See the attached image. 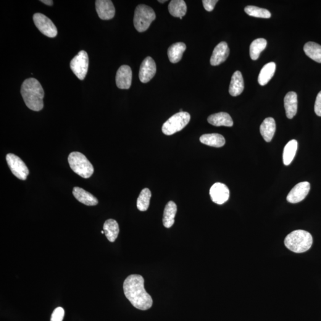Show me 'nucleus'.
<instances>
[{
	"label": "nucleus",
	"instance_id": "5",
	"mask_svg": "<svg viewBox=\"0 0 321 321\" xmlns=\"http://www.w3.org/2000/svg\"><path fill=\"white\" fill-rule=\"evenodd\" d=\"M156 19L154 10L146 5L140 4L137 6L134 15V26L139 32H144L149 28Z\"/></svg>",
	"mask_w": 321,
	"mask_h": 321
},
{
	"label": "nucleus",
	"instance_id": "26",
	"mask_svg": "<svg viewBox=\"0 0 321 321\" xmlns=\"http://www.w3.org/2000/svg\"><path fill=\"white\" fill-rule=\"evenodd\" d=\"M168 10L175 17H183L187 12V6L183 0H172L168 5Z\"/></svg>",
	"mask_w": 321,
	"mask_h": 321
},
{
	"label": "nucleus",
	"instance_id": "27",
	"mask_svg": "<svg viewBox=\"0 0 321 321\" xmlns=\"http://www.w3.org/2000/svg\"><path fill=\"white\" fill-rule=\"evenodd\" d=\"M304 51L307 56L318 63H321V46L320 45L309 42L305 45Z\"/></svg>",
	"mask_w": 321,
	"mask_h": 321
},
{
	"label": "nucleus",
	"instance_id": "14",
	"mask_svg": "<svg viewBox=\"0 0 321 321\" xmlns=\"http://www.w3.org/2000/svg\"><path fill=\"white\" fill-rule=\"evenodd\" d=\"M96 7L100 19L110 20L114 17L115 7L110 0H96Z\"/></svg>",
	"mask_w": 321,
	"mask_h": 321
},
{
	"label": "nucleus",
	"instance_id": "13",
	"mask_svg": "<svg viewBox=\"0 0 321 321\" xmlns=\"http://www.w3.org/2000/svg\"><path fill=\"white\" fill-rule=\"evenodd\" d=\"M116 85L121 89H128L130 88L132 81V72L131 68L127 65H123L117 72Z\"/></svg>",
	"mask_w": 321,
	"mask_h": 321
},
{
	"label": "nucleus",
	"instance_id": "18",
	"mask_svg": "<svg viewBox=\"0 0 321 321\" xmlns=\"http://www.w3.org/2000/svg\"><path fill=\"white\" fill-rule=\"evenodd\" d=\"M208 122L210 125L214 126H226V127H232L233 121L230 114L227 112H221L209 115L208 118Z\"/></svg>",
	"mask_w": 321,
	"mask_h": 321
},
{
	"label": "nucleus",
	"instance_id": "23",
	"mask_svg": "<svg viewBox=\"0 0 321 321\" xmlns=\"http://www.w3.org/2000/svg\"><path fill=\"white\" fill-rule=\"evenodd\" d=\"M200 141L208 146L221 148L225 144L224 136L218 133L205 134L201 136Z\"/></svg>",
	"mask_w": 321,
	"mask_h": 321
},
{
	"label": "nucleus",
	"instance_id": "19",
	"mask_svg": "<svg viewBox=\"0 0 321 321\" xmlns=\"http://www.w3.org/2000/svg\"><path fill=\"white\" fill-rule=\"evenodd\" d=\"M276 130L275 120L272 117L265 118L260 126V132L266 142L272 141Z\"/></svg>",
	"mask_w": 321,
	"mask_h": 321
},
{
	"label": "nucleus",
	"instance_id": "7",
	"mask_svg": "<svg viewBox=\"0 0 321 321\" xmlns=\"http://www.w3.org/2000/svg\"><path fill=\"white\" fill-rule=\"evenodd\" d=\"M70 66L79 80H84L89 67V57L87 52L83 50L79 52L70 62Z\"/></svg>",
	"mask_w": 321,
	"mask_h": 321
},
{
	"label": "nucleus",
	"instance_id": "36",
	"mask_svg": "<svg viewBox=\"0 0 321 321\" xmlns=\"http://www.w3.org/2000/svg\"><path fill=\"white\" fill-rule=\"evenodd\" d=\"M159 2H160V3H164V2H167V1L166 0H165V1H164V0H163V1H160V0H159Z\"/></svg>",
	"mask_w": 321,
	"mask_h": 321
},
{
	"label": "nucleus",
	"instance_id": "30",
	"mask_svg": "<svg viewBox=\"0 0 321 321\" xmlns=\"http://www.w3.org/2000/svg\"><path fill=\"white\" fill-rule=\"evenodd\" d=\"M151 192L148 188H144L141 192L137 200V208L141 211H146L148 209Z\"/></svg>",
	"mask_w": 321,
	"mask_h": 321
},
{
	"label": "nucleus",
	"instance_id": "2",
	"mask_svg": "<svg viewBox=\"0 0 321 321\" xmlns=\"http://www.w3.org/2000/svg\"><path fill=\"white\" fill-rule=\"evenodd\" d=\"M21 95L29 109L39 112L44 107V91L41 83L34 78H29L21 86Z\"/></svg>",
	"mask_w": 321,
	"mask_h": 321
},
{
	"label": "nucleus",
	"instance_id": "10",
	"mask_svg": "<svg viewBox=\"0 0 321 321\" xmlns=\"http://www.w3.org/2000/svg\"><path fill=\"white\" fill-rule=\"evenodd\" d=\"M310 185L307 181L301 182L294 187L287 196V201L289 203L296 204L306 198L310 191Z\"/></svg>",
	"mask_w": 321,
	"mask_h": 321
},
{
	"label": "nucleus",
	"instance_id": "15",
	"mask_svg": "<svg viewBox=\"0 0 321 321\" xmlns=\"http://www.w3.org/2000/svg\"><path fill=\"white\" fill-rule=\"evenodd\" d=\"M229 54H230V49L227 44L225 42H221L215 47L213 51L210 60V64L213 66H216L222 64L227 60Z\"/></svg>",
	"mask_w": 321,
	"mask_h": 321
},
{
	"label": "nucleus",
	"instance_id": "35",
	"mask_svg": "<svg viewBox=\"0 0 321 321\" xmlns=\"http://www.w3.org/2000/svg\"><path fill=\"white\" fill-rule=\"evenodd\" d=\"M41 2L47 5V6H52L53 5V1L52 0H41Z\"/></svg>",
	"mask_w": 321,
	"mask_h": 321
},
{
	"label": "nucleus",
	"instance_id": "6",
	"mask_svg": "<svg viewBox=\"0 0 321 321\" xmlns=\"http://www.w3.org/2000/svg\"><path fill=\"white\" fill-rule=\"evenodd\" d=\"M191 115L187 112H179L171 117L162 125V131L170 136L183 129L190 122Z\"/></svg>",
	"mask_w": 321,
	"mask_h": 321
},
{
	"label": "nucleus",
	"instance_id": "11",
	"mask_svg": "<svg viewBox=\"0 0 321 321\" xmlns=\"http://www.w3.org/2000/svg\"><path fill=\"white\" fill-rule=\"evenodd\" d=\"M157 72L156 64L151 57H147L142 63L139 77L141 82H149L154 77Z\"/></svg>",
	"mask_w": 321,
	"mask_h": 321
},
{
	"label": "nucleus",
	"instance_id": "21",
	"mask_svg": "<svg viewBox=\"0 0 321 321\" xmlns=\"http://www.w3.org/2000/svg\"><path fill=\"white\" fill-rule=\"evenodd\" d=\"M177 205L173 201L168 202L164 210V215H163V225L167 228L172 227L175 223V216L177 213Z\"/></svg>",
	"mask_w": 321,
	"mask_h": 321
},
{
	"label": "nucleus",
	"instance_id": "34",
	"mask_svg": "<svg viewBox=\"0 0 321 321\" xmlns=\"http://www.w3.org/2000/svg\"><path fill=\"white\" fill-rule=\"evenodd\" d=\"M314 110L316 114L321 117V91L318 93L316 99Z\"/></svg>",
	"mask_w": 321,
	"mask_h": 321
},
{
	"label": "nucleus",
	"instance_id": "8",
	"mask_svg": "<svg viewBox=\"0 0 321 321\" xmlns=\"http://www.w3.org/2000/svg\"><path fill=\"white\" fill-rule=\"evenodd\" d=\"M33 20L36 27L44 35L49 38L56 37L58 33L56 26L46 16L36 13L33 15Z\"/></svg>",
	"mask_w": 321,
	"mask_h": 321
},
{
	"label": "nucleus",
	"instance_id": "22",
	"mask_svg": "<svg viewBox=\"0 0 321 321\" xmlns=\"http://www.w3.org/2000/svg\"><path fill=\"white\" fill-rule=\"evenodd\" d=\"M186 49L183 43H177L171 46L168 49V56L171 63H177L182 59L183 55Z\"/></svg>",
	"mask_w": 321,
	"mask_h": 321
},
{
	"label": "nucleus",
	"instance_id": "16",
	"mask_svg": "<svg viewBox=\"0 0 321 321\" xmlns=\"http://www.w3.org/2000/svg\"><path fill=\"white\" fill-rule=\"evenodd\" d=\"M73 194L79 202L88 206H95L98 204V199L93 194L79 187L73 189Z\"/></svg>",
	"mask_w": 321,
	"mask_h": 321
},
{
	"label": "nucleus",
	"instance_id": "3",
	"mask_svg": "<svg viewBox=\"0 0 321 321\" xmlns=\"http://www.w3.org/2000/svg\"><path fill=\"white\" fill-rule=\"evenodd\" d=\"M312 243V235L307 231L302 230L292 231L284 240V244L289 250L298 254L308 251Z\"/></svg>",
	"mask_w": 321,
	"mask_h": 321
},
{
	"label": "nucleus",
	"instance_id": "12",
	"mask_svg": "<svg viewBox=\"0 0 321 321\" xmlns=\"http://www.w3.org/2000/svg\"><path fill=\"white\" fill-rule=\"evenodd\" d=\"M210 198L214 203L222 205L227 202L230 197V191L225 184L216 183L210 189Z\"/></svg>",
	"mask_w": 321,
	"mask_h": 321
},
{
	"label": "nucleus",
	"instance_id": "9",
	"mask_svg": "<svg viewBox=\"0 0 321 321\" xmlns=\"http://www.w3.org/2000/svg\"><path fill=\"white\" fill-rule=\"evenodd\" d=\"M6 160L13 175L20 180H26L30 172L25 163L17 155L13 154H7Z\"/></svg>",
	"mask_w": 321,
	"mask_h": 321
},
{
	"label": "nucleus",
	"instance_id": "1",
	"mask_svg": "<svg viewBox=\"0 0 321 321\" xmlns=\"http://www.w3.org/2000/svg\"><path fill=\"white\" fill-rule=\"evenodd\" d=\"M144 278L142 276L133 274L128 276L123 283L124 293L136 309L146 310L152 306L153 301L144 288Z\"/></svg>",
	"mask_w": 321,
	"mask_h": 321
},
{
	"label": "nucleus",
	"instance_id": "31",
	"mask_svg": "<svg viewBox=\"0 0 321 321\" xmlns=\"http://www.w3.org/2000/svg\"><path fill=\"white\" fill-rule=\"evenodd\" d=\"M244 11L247 15L252 17L269 19L272 16V14L268 10L256 6H247L244 9Z\"/></svg>",
	"mask_w": 321,
	"mask_h": 321
},
{
	"label": "nucleus",
	"instance_id": "24",
	"mask_svg": "<svg viewBox=\"0 0 321 321\" xmlns=\"http://www.w3.org/2000/svg\"><path fill=\"white\" fill-rule=\"evenodd\" d=\"M276 70L275 63L270 62L265 64L260 70L258 76V82L261 86H264L272 80Z\"/></svg>",
	"mask_w": 321,
	"mask_h": 321
},
{
	"label": "nucleus",
	"instance_id": "25",
	"mask_svg": "<svg viewBox=\"0 0 321 321\" xmlns=\"http://www.w3.org/2000/svg\"><path fill=\"white\" fill-rule=\"evenodd\" d=\"M103 230L108 240L111 242L116 240L119 233V226L116 221L113 219L107 220L104 223Z\"/></svg>",
	"mask_w": 321,
	"mask_h": 321
},
{
	"label": "nucleus",
	"instance_id": "29",
	"mask_svg": "<svg viewBox=\"0 0 321 321\" xmlns=\"http://www.w3.org/2000/svg\"><path fill=\"white\" fill-rule=\"evenodd\" d=\"M267 40L264 38L257 39L252 42L251 46H250V56H251L252 60H257L258 59L260 53L267 47Z\"/></svg>",
	"mask_w": 321,
	"mask_h": 321
},
{
	"label": "nucleus",
	"instance_id": "20",
	"mask_svg": "<svg viewBox=\"0 0 321 321\" xmlns=\"http://www.w3.org/2000/svg\"><path fill=\"white\" fill-rule=\"evenodd\" d=\"M244 80L240 71H236L231 78L229 93L233 96L241 95L244 90Z\"/></svg>",
	"mask_w": 321,
	"mask_h": 321
},
{
	"label": "nucleus",
	"instance_id": "33",
	"mask_svg": "<svg viewBox=\"0 0 321 321\" xmlns=\"http://www.w3.org/2000/svg\"><path fill=\"white\" fill-rule=\"evenodd\" d=\"M217 2V0H204L202 1L204 9L209 12H212L214 10Z\"/></svg>",
	"mask_w": 321,
	"mask_h": 321
},
{
	"label": "nucleus",
	"instance_id": "28",
	"mask_svg": "<svg viewBox=\"0 0 321 321\" xmlns=\"http://www.w3.org/2000/svg\"><path fill=\"white\" fill-rule=\"evenodd\" d=\"M298 144L296 140H291L287 144L284 148L283 162L284 165H289L291 164L296 153Z\"/></svg>",
	"mask_w": 321,
	"mask_h": 321
},
{
	"label": "nucleus",
	"instance_id": "32",
	"mask_svg": "<svg viewBox=\"0 0 321 321\" xmlns=\"http://www.w3.org/2000/svg\"><path fill=\"white\" fill-rule=\"evenodd\" d=\"M64 317V310L62 307L55 309L51 315V321H63Z\"/></svg>",
	"mask_w": 321,
	"mask_h": 321
},
{
	"label": "nucleus",
	"instance_id": "4",
	"mask_svg": "<svg viewBox=\"0 0 321 321\" xmlns=\"http://www.w3.org/2000/svg\"><path fill=\"white\" fill-rule=\"evenodd\" d=\"M68 161L70 167L75 173L83 178H88L93 175V165L83 154L79 152H73L68 155Z\"/></svg>",
	"mask_w": 321,
	"mask_h": 321
},
{
	"label": "nucleus",
	"instance_id": "17",
	"mask_svg": "<svg viewBox=\"0 0 321 321\" xmlns=\"http://www.w3.org/2000/svg\"><path fill=\"white\" fill-rule=\"evenodd\" d=\"M287 117L291 119L295 116L297 112V96L294 92H289L284 99Z\"/></svg>",
	"mask_w": 321,
	"mask_h": 321
}]
</instances>
